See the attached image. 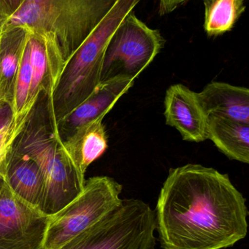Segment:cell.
Segmentation results:
<instances>
[{"label":"cell","instance_id":"cell-24","mask_svg":"<svg viewBox=\"0 0 249 249\" xmlns=\"http://www.w3.org/2000/svg\"><path fill=\"white\" fill-rule=\"evenodd\" d=\"M201 1H203V3H204V5H206V4H209V3H210L211 1H212V0H201Z\"/></svg>","mask_w":249,"mask_h":249},{"label":"cell","instance_id":"cell-23","mask_svg":"<svg viewBox=\"0 0 249 249\" xmlns=\"http://www.w3.org/2000/svg\"><path fill=\"white\" fill-rule=\"evenodd\" d=\"M7 20L3 18L0 17V36L2 35L4 29H5L6 23H7Z\"/></svg>","mask_w":249,"mask_h":249},{"label":"cell","instance_id":"cell-1","mask_svg":"<svg viewBox=\"0 0 249 249\" xmlns=\"http://www.w3.org/2000/svg\"><path fill=\"white\" fill-rule=\"evenodd\" d=\"M154 212L163 249H227L248 232L242 193L228 174L198 164L170 170Z\"/></svg>","mask_w":249,"mask_h":249},{"label":"cell","instance_id":"cell-25","mask_svg":"<svg viewBox=\"0 0 249 249\" xmlns=\"http://www.w3.org/2000/svg\"><path fill=\"white\" fill-rule=\"evenodd\" d=\"M2 104H4V103H3V102H1V100H0V106H1V105H2Z\"/></svg>","mask_w":249,"mask_h":249},{"label":"cell","instance_id":"cell-9","mask_svg":"<svg viewBox=\"0 0 249 249\" xmlns=\"http://www.w3.org/2000/svg\"><path fill=\"white\" fill-rule=\"evenodd\" d=\"M27 43L32 83L25 111H30L36 106L41 96L45 98L47 103H51L66 61L57 38L52 33L29 31Z\"/></svg>","mask_w":249,"mask_h":249},{"label":"cell","instance_id":"cell-11","mask_svg":"<svg viewBox=\"0 0 249 249\" xmlns=\"http://www.w3.org/2000/svg\"><path fill=\"white\" fill-rule=\"evenodd\" d=\"M134 80L117 77L102 82L89 97L57 122L61 140L67 139L78 127L95 120L103 119L133 86Z\"/></svg>","mask_w":249,"mask_h":249},{"label":"cell","instance_id":"cell-4","mask_svg":"<svg viewBox=\"0 0 249 249\" xmlns=\"http://www.w3.org/2000/svg\"><path fill=\"white\" fill-rule=\"evenodd\" d=\"M117 0H24L7 24L57 38L66 63Z\"/></svg>","mask_w":249,"mask_h":249},{"label":"cell","instance_id":"cell-13","mask_svg":"<svg viewBox=\"0 0 249 249\" xmlns=\"http://www.w3.org/2000/svg\"><path fill=\"white\" fill-rule=\"evenodd\" d=\"M197 97L208 117H224L249 124V90L222 82L208 84Z\"/></svg>","mask_w":249,"mask_h":249},{"label":"cell","instance_id":"cell-16","mask_svg":"<svg viewBox=\"0 0 249 249\" xmlns=\"http://www.w3.org/2000/svg\"><path fill=\"white\" fill-rule=\"evenodd\" d=\"M208 139L230 159L249 164V124L210 115Z\"/></svg>","mask_w":249,"mask_h":249},{"label":"cell","instance_id":"cell-7","mask_svg":"<svg viewBox=\"0 0 249 249\" xmlns=\"http://www.w3.org/2000/svg\"><path fill=\"white\" fill-rule=\"evenodd\" d=\"M165 39L130 12L111 36L102 64L101 83L117 77L134 80L160 53Z\"/></svg>","mask_w":249,"mask_h":249},{"label":"cell","instance_id":"cell-14","mask_svg":"<svg viewBox=\"0 0 249 249\" xmlns=\"http://www.w3.org/2000/svg\"><path fill=\"white\" fill-rule=\"evenodd\" d=\"M1 174L18 196L39 207L43 197L45 181L39 166L32 158L13 146Z\"/></svg>","mask_w":249,"mask_h":249},{"label":"cell","instance_id":"cell-2","mask_svg":"<svg viewBox=\"0 0 249 249\" xmlns=\"http://www.w3.org/2000/svg\"><path fill=\"white\" fill-rule=\"evenodd\" d=\"M34 107L13 148L32 158L39 166L45 190L39 209L52 216L74 200L84 188L70 162L58 130L50 120L45 98Z\"/></svg>","mask_w":249,"mask_h":249},{"label":"cell","instance_id":"cell-17","mask_svg":"<svg viewBox=\"0 0 249 249\" xmlns=\"http://www.w3.org/2000/svg\"><path fill=\"white\" fill-rule=\"evenodd\" d=\"M245 10V0H212L205 5V31L209 36L230 32Z\"/></svg>","mask_w":249,"mask_h":249},{"label":"cell","instance_id":"cell-8","mask_svg":"<svg viewBox=\"0 0 249 249\" xmlns=\"http://www.w3.org/2000/svg\"><path fill=\"white\" fill-rule=\"evenodd\" d=\"M49 219L18 196L0 174V249H43Z\"/></svg>","mask_w":249,"mask_h":249},{"label":"cell","instance_id":"cell-5","mask_svg":"<svg viewBox=\"0 0 249 249\" xmlns=\"http://www.w3.org/2000/svg\"><path fill=\"white\" fill-rule=\"evenodd\" d=\"M155 212L138 199L119 206L60 249H154Z\"/></svg>","mask_w":249,"mask_h":249},{"label":"cell","instance_id":"cell-15","mask_svg":"<svg viewBox=\"0 0 249 249\" xmlns=\"http://www.w3.org/2000/svg\"><path fill=\"white\" fill-rule=\"evenodd\" d=\"M29 32L24 26L6 23L0 36V100L11 110L16 74Z\"/></svg>","mask_w":249,"mask_h":249},{"label":"cell","instance_id":"cell-21","mask_svg":"<svg viewBox=\"0 0 249 249\" xmlns=\"http://www.w3.org/2000/svg\"><path fill=\"white\" fill-rule=\"evenodd\" d=\"M159 14L166 15L172 13L177 7L190 0H159Z\"/></svg>","mask_w":249,"mask_h":249},{"label":"cell","instance_id":"cell-22","mask_svg":"<svg viewBox=\"0 0 249 249\" xmlns=\"http://www.w3.org/2000/svg\"><path fill=\"white\" fill-rule=\"evenodd\" d=\"M13 118L11 108L6 104H2L0 106V130L8 124Z\"/></svg>","mask_w":249,"mask_h":249},{"label":"cell","instance_id":"cell-19","mask_svg":"<svg viewBox=\"0 0 249 249\" xmlns=\"http://www.w3.org/2000/svg\"><path fill=\"white\" fill-rule=\"evenodd\" d=\"M32 110L26 112L20 116L13 117L11 121L0 130V174H2L7 157L13 149L16 139L26 125Z\"/></svg>","mask_w":249,"mask_h":249},{"label":"cell","instance_id":"cell-18","mask_svg":"<svg viewBox=\"0 0 249 249\" xmlns=\"http://www.w3.org/2000/svg\"><path fill=\"white\" fill-rule=\"evenodd\" d=\"M31 83H32V68H31L30 56H29V48L26 40L24 51L22 54L21 59H20L17 74H16L14 99H13V107H12L13 117L20 116L25 112H29V111H25V107L29 98Z\"/></svg>","mask_w":249,"mask_h":249},{"label":"cell","instance_id":"cell-6","mask_svg":"<svg viewBox=\"0 0 249 249\" xmlns=\"http://www.w3.org/2000/svg\"><path fill=\"white\" fill-rule=\"evenodd\" d=\"M122 185L108 177L86 180L83 191L65 207L50 216L43 249H60L90 228L122 201Z\"/></svg>","mask_w":249,"mask_h":249},{"label":"cell","instance_id":"cell-20","mask_svg":"<svg viewBox=\"0 0 249 249\" xmlns=\"http://www.w3.org/2000/svg\"><path fill=\"white\" fill-rule=\"evenodd\" d=\"M24 0H0V17L8 20Z\"/></svg>","mask_w":249,"mask_h":249},{"label":"cell","instance_id":"cell-10","mask_svg":"<svg viewBox=\"0 0 249 249\" xmlns=\"http://www.w3.org/2000/svg\"><path fill=\"white\" fill-rule=\"evenodd\" d=\"M165 117L167 124L175 127L184 140L199 143L209 139V118L197 93L187 86L172 85L167 90Z\"/></svg>","mask_w":249,"mask_h":249},{"label":"cell","instance_id":"cell-3","mask_svg":"<svg viewBox=\"0 0 249 249\" xmlns=\"http://www.w3.org/2000/svg\"><path fill=\"white\" fill-rule=\"evenodd\" d=\"M140 0H117L86 40L66 63L51 103V122H57L93 93L101 83L104 55L111 36ZM46 102V100H45Z\"/></svg>","mask_w":249,"mask_h":249},{"label":"cell","instance_id":"cell-12","mask_svg":"<svg viewBox=\"0 0 249 249\" xmlns=\"http://www.w3.org/2000/svg\"><path fill=\"white\" fill-rule=\"evenodd\" d=\"M103 119L92 121L76 129L62 141L66 154L76 175L85 182V174L89 165L100 158L108 147L106 129Z\"/></svg>","mask_w":249,"mask_h":249}]
</instances>
